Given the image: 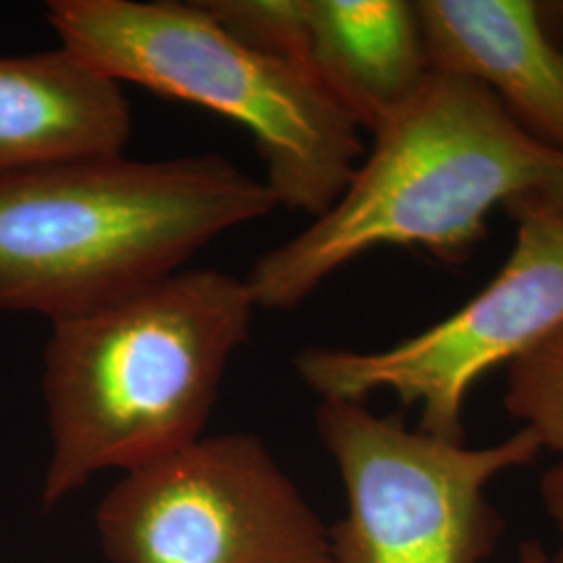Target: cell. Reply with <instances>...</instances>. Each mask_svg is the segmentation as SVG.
<instances>
[{
  "mask_svg": "<svg viewBox=\"0 0 563 563\" xmlns=\"http://www.w3.org/2000/svg\"><path fill=\"white\" fill-rule=\"evenodd\" d=\"M316 426L346 495V514L330 528L336 563L488 562L505 523L486 490L543 451L526 428L476 449L357 401L320 402Z\"/></svg>",
  "mask_w": 563,
  "mask_h": 563,
  "instance_id": "5b68a950",
  "label": "cell"
},
{
  "mask_svg": "<svg viewBox=\"0 0 563 563\" xmlns=\"http://www.w3.org/2000/svg\"><path fill=\"white\" fill-rule=\"evenodd\" d=\"M372 136L341 199L253 263L244 282L257 309L292 311L344 265L384 246L465 262L493 209L537 188L563 155L478 84L437 71Z\"/></svg>",
  "mask_w": 563,
  "mask_h": 563,
  "instance_id": "3957f363",
  "label": "cell"
},
{
  "mask_svg": "<svg viewBox=\"0 0 563 563\" xmlns=\"http://www.w3.org/2000/svg\"><path fill=\"white\" fill-rule=\"evenodd\" d=\"M544 13H551L553 20L558 25H562L563 32V0H555V2H547L543 4Z\"/></svg>",
  "mask_w": 563,
  "mask_h": 563,
  "instance_id": "2e32d148",
  "label": "cell"
},
{
  "mask_svg": "<svg viewBox=\"0 0 563 563\" xmlns=\"http://www.w3.org/2000/svg\"><path fill=\"white\" fill-rule=\"evenodd\" d=\"M514 207L541 211L563 225V155L551 167V172L544 176L543 180L539 181L537 188L514 199L505 209H514Z\"/></svg>",
  "mask_w": 563,
  "mask_h": 563,
  "instance_id": "4fadbf2b",
  "label": "cell"
},
{
  "mask_svg": "<svg viewBox=\"0 0 563 563\" xmlns=\"http://www.w3.org/2000/svg\"><path fill=\"white\" fill-rule=\"evenodd\" d=\"M309 60L360 130L376 132L430 76L416 2L307 0Z\"/></svg>",
  "mask_w": 563,
  "mask_h": 563,
  "instance_id": "30bf717a",
  "label": "cell"
},
{
  "mask_svg": "<svg viewBox=\"0 0 563 563\" xmlns=\"http://www.w3.org/2000/svg\"><path fill=\"white\" fill-rule=\"evenodd\" d=\"M507 413L563 455V322L507 365Z\"/></svg>",
  "mask_w": 563,
  "mask_h": 563,
  "instance_id": "8fae6325",
  "label": "cell"
},
{
  "mask_svg": "<svg viewBox=\"0 0 563 563\" xmlns=\"http://www.w3.org/2000/svg\"><path fill=\"white\" fill-rule=\"evenodd\" d=\"M201 4L236 41L313 76L307 0H201Z\"/></svg>",
  "mask_w": 563,
  "mask_h": 563,
  "instance_id": "7c38bea8",
  "label": "cell"
},
{
  "mask_svg": "<svg viewBox=\"0 0 563 563\" xmlns=\"http://www.w3.org/2000/svg\"><path fill=\"white\" fill-rule=\"evenodd\" d=\"M255 309L244 278L180 269L53 323L42 372L51 432L44 507L102 472L128 474L202 439Z\"/></svg>",
  "mask_w": 563,
  "mask_h": 563,
  "instance_id": "6da1fadb",
  "label": "cell"
},
{
  "mask_svg": "<svg viewBox=\"0 0 563 563\" xmlns=\"http://www.w3.org/2000/svg\"><path fill=\"white\" fill-rule=\"evenodd\" d=\"M518 563H551L549 562V553L543 544L534 539L523 541L518 551Z\"/></svg>",
  "mask_w": 563,
  "mask_h": 563,
  "instance_id": "9a60e30c",
  "label": "cell"
},
{
  "mask_svg": "<svg viewBox=\"0 0 563 563\" xmlns=\"http://www.w3.org/2000/svg\"><path fill=\"white\" fill-rule=\"evenodd\" d=\"M430 71L474 81L563 153V46L534 0H416Z\"/></svg>",
  "mask_w": 563,
  "mask_h": 563,
  "instance_id": "ba28073f",
  "label": "cell"
},
{
  "mask_svg": "<svg viewBox=\"0 0 563 563\" xmlns=\"http://www.w3.org/2000/svg\"><path fill=\"white\" fill-rule=\"evenodd\" d=\"M278 209L222 155H99L0 180V311L51 323L128 299Z\"/></svg>",
  "mask_w": 563,
  "mask_h": 563,
  "instance_id": "7a4b0ae2",
  "label": "cell"
},
{
  "mask_svg": "<svg viewBox=\"0 0 563 563\" xmlns=\"http://www.w3.org/2000/svg\"><path fill=\"white\" fill-rule=\"evenodd\" d=\"M60 46L104 76L244 128L278 207L313 220L362 163L360 128L309 71L249 48L201 2L51 0Z\"/></svg>",
  "mask_w": 563,
  "mask_h": 563,
  "instance_id": "277c9868",
  "label": "cell"
},
{
  "mask_svg": "<svg viewBox=\"0 0 563 563\" xmlns=\"http://www.w3.org/2000/svg\"><path fill=\"white\" fill-rule=\"evenodd\" d=\"M514 249L504 267L455 313L380 351L311 346L295 357L322 401L395 395L420 409L426 434L465 443V405L483 376L509 365L563 322V225L514 207Z\"/></svg>",
  "mask_w": 563,
  "mask_h": 563,
  "instance_id": "52a82bcc",
  "label": "cell"
},
{
  "mask_svg": "<svg viewBox=\"0 0 563 563\" xmlns=\"http://www.w3.org/2000/svg\"><path fill=\"white\" fill-rule=\"evenodd\" d=\"M541 499L558 534V547L553 553H549V562L563 563V460L544 472L541 478Z\"/></svg>",
  "mask_w": 563,
  "mask_h": 563,
  "instance_id": "5bb4252c",
  "label": "cell"
},
{
  "mask_svg": "<svg viewBox=\"0 0 563 563\" xmlns=\"http://www.w3.org/2000/svg\"><path fill=\"white\" fill-rule=\"evenodd\" d=\"M130 134L123 86L67 48L0 57V180L120 155Z\"/></svg>",
  "mask_w": 563,
  "mask_h": 563,
  "instance_id": "9c48e42d",
  "label": "cell"
},
{
  "mask_svg": "<svg viewBox=\"0 0 563 563\" xmlns=\"http://www.w3.org/2000/svg\"><path fill=\"white\" fill-rule=\"evenodd\" d=\"M97 530L113 563H336L330 528L246 432L202 437L123 474Z\"/></svg>",
  "mask_w": 563,
  "mask_h": 563,
  "instance_id": "8992f818",
  "label": "cell"
}]
</instances>
